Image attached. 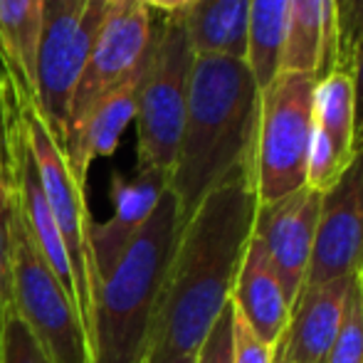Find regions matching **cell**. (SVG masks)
<instances>
[{
	"instance_id": "5b68a950",
	"label": "cell",
	"mask_w": 363,
	"mask_h": 363,
	"mask_svg": "<svg viewBox=\"0 0 363 363\" xmlns=\"http://www.w3.org/2000/svg\"><path fill=\"white\" fill-rule=\"evenodd\" d=\"M193 62L196 52L188 40L186 18L163 15L136 101L139 171H158L171 178L186 124Z\"/></svg>"
},
{
	"instance_id": "7c38bea8",
	"label": "cell",
	"mask_w": 363,
	"mask_h": 363,
	"mask_svg": "<svg viewBox=\"0 0 363 363\" xmlns=\"http://www.w3.org/2000/svg\"><path fill=\"white\" fill-rule=\"evenodd\" d=\"M356 151L354 89L349 69H334L316 82L306 186L324 193L349 166Z\"/></svg>"
},
{
	"instance_id": "3957f363",
	"label": "cell",
	"mask_w": 363,
	"mask_h": 363,
	"mask_svg": "<svg viewBox=\"0 0 363 363\" xmlns=\"http://www.w3.org/2000/svg\"><path fill=\"white\" fill-rule=\"evenodd\" d=\"M181 228L178 201L166 188L156 211L101 282L94 306L91 363H141L144 359Z\"/></svg>"
},
{
	"instance_id": "ac0fdd59",
	"label": "cell",
	"mask_w": 363,
	"mask_h": 363,
	"mask_svg": "<svg viewBox=\"0 0 363 363\" xmlns=\"http://www.w3.org/2000/svg\"><path fill=\"white\" fill-rule=\"evenodd\" d=\"M183 18L196 55L247 60L250 0H198Z\"/></svg>"
},
{
	"instance_id": "4316f807",
	"label": "cell",
	"mask_w": 363,
	"mask_h": 363,
	"mask_svg": "<svg viewBox=\"0 0 363 363\" xmlns=\"http://www.w3.org/2000/svg\"><path fill=\"white\" fill-rule=\"evenodd\" d=\"M351 89H354V129H356V146L363 144V38L354 48L349 60Z\"/></svg>"
},
{
	"instance_id": "9c48e42d",
	"label": "cell",
	"mask_w": 363,
	"mask_h": 363,
	"mask_svg": "<svg viewBox=\"0 0 363 363\" xmlns=\"http://www.w3.org/2000/svg\"><path fill=\"white\" fill-rule=\"evenodd\" d=\"M153 35H156V25H153L151 8L146 5V0H121L111 5L74 86L60 148L101 96L124 84L148 62L153 50Z\"/></svg>"
},
{
	"instance_id": "6da1fadb",
	"label": "cell",
	"mask_w": 363,
	"mask_h": 363,
	"mask_svg": "<svg viewBox=\"0 0 363 363\" xmlns=\"http://www.w3.org/2000/svg\"><path fill=\"white\" fill-rule=\"evenodd\" d=\"M255 213L252 166H245L213 188L183 223L141 363L196 356L230 304L240 262L252 238Z\"/></svg>"
},
{
	"instance_id": "603a6c76",
	"label": "cell",
	"mask_w": 363,
	"mask_h": 363,
	"mask_svg": "<svg viewBox=\"0 0 363 363\" xmlns=\"http://www.w3.org/2000/svg\"><path fill=\"white\" fill-rule=\"evenodd\" d=\"M274 349L250 329V324L233 306V363H274Z\"/></svg>"
},
{
	"instance_id": "83f0119b",
	"label": "cell",
	"mask_w": 363,
	"mask_h": 363,
	"mask_svg": "<svg viewBox=\"0 0 363 363\" xmlns=\"http://www.w3.org/2000/svg\"><path fill=\"white\" fill-rule=\"evenodd\" d=\"M198 0H146L151 10H158L163 15H183L196 5Z\"/></svg>"
},
{
	"instance_id": "7a4b0ae2",
	"label": "cell",
	"mask_w": 363,
	"mask_h": 363,
	"mask_svg": "<svg viewBox=\"0 0 363 363\" xmlns=\"http://www.w3.org/2000/svg\"><path fill=\"white\" fill-rule=\"evenodd\" d=\"M259 84L245 60L196 55L186 124L168 188L181 223L240 168L252 166Z\"/></svg>"
},
{
	"instance_id": "277c9868",
	"label": "cell",
	"mask_w": 363,
	"mask_h": 363,
	"mask_svg": "<svg viewBox=\"0 0 363 363\" xmlns=\"http://www.w3.org/2000/svg\"><path fill=\"white\" fill-rule=\"evenodd\" d=\"M316 82L309 74L279 72L259 89L252 146V186L257 206L274 203L306 186Z\"/></svg>"
},
{
	"instance_id": "30bf717a",
	"label": "cell",
	"mask_w": 363,
	"mask_h": 363,
	"mask_svg": "<svg viewBox=\"0 0 363 363\" xmlns=\"http://www.w3.org/2000/svg\"><path fill=\"white\" fill-rule=\"evenodd\" d=\"M363 257V144L334 186L321 193L319 223L306 284H324L359 272Z\"/></svg>"
},
{
	"instance_id": "8992f818",
	"label": "cell",
	"mask_w": 363,
	"mask_h": 363,
	"mask_svg": "<svg viewBox=\"0 0 363 363\" xmlns=\"http://www.w3.org/2000/svg\"><path fill=\"white\" fill-rule=\"evenodd\" d=\"M10 306L52 363H91L72 291L60 282L35 247L20 218L18 198H13L10 216Z\"/></svg>"
},
{
	"instance_id": "52a82bcc",
	"label": "cell",
	"mask_w": 363,
	"mask_h": 363,
	"mask_svg": "<svg viewBox=\"0 0 363 363\" xmlns=\"http://www.w3.org/2000/svg\"><path fill=\"white\" fill-rule=\"evenodd\" d=\"M30 151H33L35 166H38L40 186H43L48 206L52 211L55 225L62 235L69 264H72L74 304L91 351L94 306L101 287L94 255H91V225H94V220L86 208L84 188L72 178L67 158L55 139L52 129L45 121L43 106H35L33 116H30Z\"/></svg>"
},
{
	"instance_id": "484cf974",
	"label": "cell",
	"mask_w": 363,
	"mask_h": 363,
	"mask_svg": "<svg viewBox=\"0 0 363 363\" xmlns=\"http://www.w3.org/2000/svg\"><path fill=\"white\" fill-rule=\"evenodd\" d=\"M363 38V0H346L339 25V69H349L354 48Z\"/></svg>"
},
{
	"instance_id": "5bb4252c",
	"label": "cell",
	"mask_w": 363,
	"mask_h": 363,
	"mask_svg": "<svg viewBox=\"0 0 363 363\" xmlns=\"http://www.w3.org/2000/svg\"><path fill=\"white\" fill-rule=\"evenodd\" d=\"M354 279L341 277L301 287L279 349L287 363H324L344 319L346 291Z\"/></svg>"
},
{
	"instance_id": "4fadbf2b",
	"label": "cell",
	"mask_w": 363,
	"mask_h": 363,
	"mask_svg": "<svg viewBox=\"0 0 363 363\" xmlns=\"http://www.w3.org/2000/svg\"><path fill=\"white\" fill-rule=\"evenodd\" d=\"M166 188L168 176L158 171H136V176L131 178H124L119 173L111 176V218L101 225H91V255H94L99 282H104L111 274L124 250L156 211Z\"/></svg>"
},
{
	"instance_id": "cb8c5ba5",
	"label": "cell",
	"mask_w": 363,
	"mask_h": 363,
	"mask_svg": "<svg viewBox=\"0 0 363 363\" xmlns=\"http://www.w3.org/2000/svg\"><path fill=\"white\" fill-rule=\"evenodd\" d=\"M196 363H233V306H225L196 351Z\"/></svg>"
},
{
	"instance_id": "d6a6232c",
	"label": "cell",
	"mask_w": 363,
	"mask_h": 363,
	"mask_svg": "<svg viewBox=\"0 0 363 363\" xmlns=\"http://www.w3.org/2000/svg\"><path fill=\"white\" fill-rule=\"evenodd\" d=\"M104 3H109V5H116V3H121V0H104Z\"/></svg>"
},
{
	"instance_id": "ffe728a7",
	"label": "cell",
	"mask_w": 363,
	"mask_h": 363,
	"mask_svg": "<svg viewBox=\"0 0 363 363\" xmlns=\"http://www.w3.org/2000/svg\"><path fill=\"white\" fill-rule=\"evenodd\" d=\"M45 0H0V50L35 86Z\"/></svg>"
},
{
	"instance_id": "9a60e30c",
	"label": "cell",
	"mask_w": 363,
	"mask_h": 363,
	"mask_svg": "<svg viewBox=\"0 0 363 363\" xmlns=\"http://www.w3.org/2000/svg\"><path fill=\"white\" fill-rule=\"evenodd\" d=\"M151 62V57H148ZM148 62L134 77L111 89L94 104V109L84 116L79 126L65 139L62 153L67 158L69 173L82 188H86V173L96 158H109L121 141L126 126L136 119V101Z\"/></svg>"
},
{
	"instance_id": "f546056e",
	"label": "cell",
	"mask_w": 363,
	"mask_h": 363,
	"mask_svg": "<svg viewBox=\"0 0 363 363\" xmlns=\"http://www.w3.org/2000/svg\"><path fill=\"white\" fill-rule=\"evenodd\" d=\"M168 363H196V356H183V359H176V361H168Z\"/></svg>"
},
{
	"instance_id": "d6986e66",
	"label": "cell",
	"mask_w": 363,
	"mask_h": 363,
	"mask_svg": "<svg viewBox=\"0 0 363 363\" xmlns=\"http://www.w3.org/2000/svg\"><path fill=\"white\" fill-rule=\"evenodd\" d=\"M289 0H250L247 67L252 69L259 89L279 74L284 30H287Z\"/></svg>"
},
{
	"instance_id": "8fae6325",
	"label": "cell",
	"mask_w": 363,
	"mask_h": 363,
	"mask_svg": "<svg viewBox=\"0 0 363 363\" xmlns=\"http://www.w3.org/2000/svg\"><path fill=\"white\" fill-rule=\"evenodd\" d=\"M319 206L321 193L304 186L274 203L257 206L255 213L252 238H257L267 250L289 306H294L309 272Z\"/></svg>"
},
{
	"instance_id": "2e32d148",
	"label": "cell",
	"mask_w": 363,
	"mask_h": 363,
	"mask_svg": "<svg viewBox=\"0 0 363 363\" xmlns=\"http://www.w3.org/2000/svg\"><path fill=\"white\" fill-rule=\"evenodd\" d=\"M339 69V0H289L279 72L321 79Z\"/></svg>"
},
{
	"instance_id": "4dcf8cb0",
	"label": "cell",
	"mask_w": 363,
	"mask_h": 363,
	"mask_svg": "<svg viewBox=\"0 0 363 363\" xmlns=\"http://www.w3.org/2000/svg\"><path fill=\"white\" fill-rule=\"evenodd\" d=\"M359 282H361V291H363V257H361V267H359Z\"/></svg>"
},
{
	"instance_id": "e0dca14e",
	"label": "cell",
	"mask_w": 363,
	"mask_h": 363,
	"mask_svg": "<svg viewBox=\"0 0 363 363\" xmlns=\"http://www.w3.org/2000/svg\"><path fill=\"white\" fill-rule=\"evenodd\" d=\"M230 304L267 346L274 349L282 341L289 326L291 306L284 296L277 269L257 238H250L247 242L233 284Z\"/></svg>"
},
{
	"instance_id": "44dd1931",
	"label": "cell",
	"mask_w": 363,
	"mask_h": 363,
	"mask_svg": "<svg viewBox=\"0 0 363 363\" xmlns=\"http://www.w3.org/2000/svg\"><path fill=\"white\" fill-rule=\"evenodd\" d=\"M324 363H363V291L359 272L354 274L346 291L344 319Z\"/></svg>"
},
{
	"instance_id": "7402d4cb",
	"label": "cell",
	"mask_w": 363,
	"mask_h": 363,
	"mask_svg": "<svg viewBox=\"0 0 363 363\" xmlns=\"http://www.w3.org/2000/svg\"><path fill=\"white\" fill-rule=\"evenodd\" d=\"M0 363H52L13 306L0 324Z\"/></svg>"
},
{
	"instance_id": "f1b7e54d",
	"label": "cell",
	"mask_w": 363,
	"mask_h": 363,
	"mask_svg": "<svg viewBox=\"0 0 363 363\" xmlns=\"http://www.w3.org/2000/svg\"><path fill=\"white\" fill-rule=\"evenodd\" d=\"M274 363H287V361H284V356H282V349H279V344H277V349H274Z\"/></svg>"
},
{
	"instance_id": "d4e9b609",
	"label": "cell",
	"mask_w": 363,
	"mask_h": 363,
	"mask_svg": "<svg viewBox=\"0 0 363 363\" xmlns=\"http://www.w3.org/2000/svg\"><path fill=\"white\" fill-rule=\"evenodd\" d=\"M13 188L0 183V324L10 306V216H13Z\"/></svg>"
},
{
	"instance_id": "ba28073f",
	"label": "cell",
	"mask_w": 363,
	"mask_h": 363,
	"mask_svg": "<svg viewBox=\"0 0 363 363\" xmlns=\"http://www.w3.org/2000/svg\"><path fill=\"white\" fill-rule=\"evenodd\" d=\"M109 3L104 0H45V25L38 50L35 89L57 144L67 124L74 86L101 33Z\"/></svg>"
},
{
	"instance_id": "1f68e13d",
	"label": "cell",
	"mask_w": 363,
	"mask_h": 363,
	"mask_svg": "<svg viewBox=\"0 0 363 363\" xmlns=\"http://www.w3.org/2000/svg\"><path fill=\"white\" fill-rule=\"evenodd\" d=\"M344 3L346 0H339V25H341V10H344Z\"/></svg>"
}]
</instances>
